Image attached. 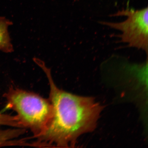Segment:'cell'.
Returning <instances> with one entry per match:
<instances>
[{"label":"cell","instance_id":"1","mask_svg":"<svg viewBox=\"0 0 148 148\" xmlns=\"http://www.w3.org/2000/svg\"><path fill=\"white\" fill-rule=\"evenodd\" d=\"M35 62L44 72L50 87L53 116L45 132L31 144L38 147H74L81 135L96 128L103 107L91 97L74 95L60 89L44 62Z\"/></svg>","mask_w":148,"mask_h":148},{"label":"cell","instance_id":"2","mask_svg":"<svg viewBox=\"0 0 148 148\" xmlns=\"http://www.w3.org/2000/svg\"><path fill=\"white\" fill-rule=\"evenodd\" d=\"M4 96L7 107L16 112L22 127L31 130L33 138L45 132L53 116V108L49 99L14 88H10Z\"/></svg>","mask_w":148,"mask_h":148},{"label":"cell","instance_id":"3","mask_svg":"<svg viewBox=\"0 0 148 148\" xmlns=\"http://www.w3.org/2000/svg\"><path fill=\"white\" fill-rule=\"evenodd\" d=\"M111 16H125L126 18L121 22L101 21L100 23L121 32L117 36L120 42L127 44L129 47L142 49L147 53L148 8L137 10L127 8L119 10Z\"/></svg>","mask_w":148,"mask_h":148},{"label":"cell","instance_id":"4","mask_svg":"<svg viewBox=\"0 0 148 148\" xmlns=\"http://www.w3.org/2000/svg\"><path fill=\"white\" fill-rule=\"evenodd\" d=\"M12 22L5 17L0 16V51L5 53L13 51V47L8 31Z\"/></svg>","mask_w":148,"mask_h":148},{"label":"cell","instance_id":"5","mask_svg":"<svg viewBox=\"0 0 148 148\" xmlns=\"http://www.w3.org/2000/svg\"><path fill=\"white\" fill-rule=\"evenodd\" d=\"M17 124L18 123L15 116L0 113V125L15 127Z\"/></svg>","mask_w":148,"mask_h":148},{"label":"cell","instance_id":"6","mask_svg":"<svg viewBox=\"0 0 148 148\" xmlns=\"http://www.w3.org/2000/svg\"><path fill=\"white\" fill-rule=\"evenodd\" d=\"M18 128V129H19V130H20V132H21V134H20V135H21V134H23V133H24V129H22V128ZM21 140H17V145H21Z\"/></svg>","mask_w":148,"mask_h":148}]
</instances>
